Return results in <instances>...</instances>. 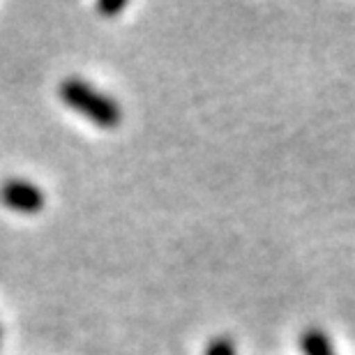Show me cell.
Returning a JSON list of instances; mask_svg holds the SVG:
<instances>
[{"mask_svg": "<svg viewBox=\"0 0 355 355\" xmlns=\"http://www.w3.org/2000/svg\"><path fill=\"white\" fill-rule=\"evenodd\" d=\"M60 99L69 109L81 113L83 118H88L90 123L104 130H113L123 120V109L111 95H104L102 90L90 86L83 79H65L60 83Z\"/></svg>", "mask_w": 355, "mask_h": 355, "instance_id": "obj_1", "label": "cell"}, {"mask_svg": "<svg viewBox=\"0 0 355 355\" xmlns=\"http://www.w3.org/2000/svg\"><path fill=\"white\" fill-rule=\"evenodd\" d=\"M300 346L304 355H337L335 349H332L330 337L318 328H311L304 332L300 339Z\"/></svg>", "mask_w": 355, "mask_h": 355, "instance_id": "obj_3", "label": "cell"}, {"mask_svg": "<svg viewBox=\"0 0 355 355\" xmlns=\"http://www.w3.org/2000/svg\"><path fill=\"white\" fill-rule=\"evenodd\" d=\"M127 7V3H123V0H118V3H99L97 5V10L104 14V17H113V14H118V12H123Z\"/></svg>", "mask_w": 355, "mask_h": 355, "instance_id": "obj_5", "label": "cell"}, {"mask_svg": "<svg viewBox=\"0 0 355 355\" xmlns=\"http://www.w3.org/2000/svg\"><path fill=\"white\" fill-rule=\"evenodd\" d=\"M205 355H236V346L229 337H217L208 344Z\"/></svg>", "mask_w": 355, "mask_h": 355, "instance_id": "obj_4", "label": "cell"}, {"mask_svg": "<svg viewBox=\"0 0 355 355\" xmlns=\"http://www.w3.org/2000/svg\"><path fill=\"white\" fill-rule=\"evenodd\" d=\"M0 203L21 215H37L46 203V196L37 184L24 178H7L0 184Z\"/></svg>", "mask_w": 355, "mask_h": 355, "instance_id": "obj_2", "label": "cell"}]
</instances>
